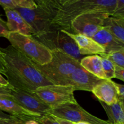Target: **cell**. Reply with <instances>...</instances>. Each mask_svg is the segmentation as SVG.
Returning a JSON list of instances; mask_svg holds the SVG:
<instances>
[{
    "label": "cell",
    "mask_w": 124,
    "mask_h": 124,
    "mask_svg": "<svg viewBox=\"0 0 124 124\" xmlns=\"http://www.w3.org/2000/svg\"><path fill=\"white\" fill-rule=\"evenodd\" d=\"M1 50L7 67L4 75L13 88L34 93L40 87L53 85L32 61L13 46L10 45Z\"/></svg>",
    "instance_id": "obj_1"
},
{
    "label": "cell",
    "mask_w": 124,
    "mask_h": 124,
    "mask_svg": "<svg viewBox=\"0 0 124 124\" xmlns=\"http://www.w3.org/2000/svg\"><path fill=\"white\" fill-rule=\"evenodd\" d=\"M117 0H63V2L52 22L55 29L72 33L71 23L80 15L100 11L110 16L116 8Z\"/></svg>",
    "instance_id": "obj_2"
},
{
    "label": "cell",
    "mask_w": 124,
    "mask_h": 124,
    "mask_svg": "<svg viewBox=\"0 0 124 124\" xmlns=\"http://www.w3.org/2000/svg\"><path fill=\"white\" fill-rule=\"evenodd\" d=\"M35 2L37 6L35 9L21 8L15 9L30 25L33 35L55 30L52 22L57 16L63 0H35Z\"/></svg>",
    "instance_id": "obj_3"
},
{
    "label": "cell",
    "mask_w": 124,
    "mask_h": 124,
    "mask_svg": "<svg viewBox=\"0 0 124 124\" xmlns=\"http://www.w3.org/2000/svg\"><path fill=\"white\" fill-rule=\"evenodd\" d=\"M52 59L46 65L34 63L38 70L53 85L68 86L71 75L80 66V62L58 49L51 50Z\"/></svg>",
    "instance_id": "obj_4"
},
{
    "label": "cell",
    "mask_w": 124,
    "mask_h": 124,
    "mask_svg": "<svg viewBox=\"0 0 124 124\" xmlns=\"http://www.w3.org/2000/svg\"><path fill=\"white\" fill-rule=\"evenodd\" d=\"M7 39L11 46L35 64L46 65L52 59L51 51L32 36H27L19 33H10Z\"/></svg>",
    "instance_id": "obj_5"
},
{
    "label": "cell",
    "mask_w": 124,
    "mask_h": 124,
    "mask_svg": "<svg viewBox=\"0 0 124 124\" xmlns=\"http://www.w3.org/2000/svg\"><path fill=\"white\" fill-rule=\"evenodd\" d=\"M32 36L51 51L61 50L80 62L83 58L75 41L64 30L55 29Z\"/></svg>",
    "instance_id": "obj_6"
},
{
    "label": "cell",
    "mask_w": 124,
    "mask_h": 124,
    "mask_svg": "<svg viewBox=\"0 0 124 124\" xmlns=\"http://www.w3.org/2000/svg\"><path fill=\"white\" fill-rule=\"evenodd\" d=\"M110 16L108 13L100 11L80 15L71 23L72 33L92 38L104 27V21Z\"/></svg>",
    "instance_id": "obj_7"
},
{
    "label": "cell",
    "mask_w": 124,
    "mask_h": 124,
    "mask_svg": "<svg viewBox=\"0 0 124 124\" xmlns=\"http://www.w3.org/2000/svg\"><path fill=\"white\" fill-rule=\"evenodd\" d=\"M48 114L72 122H85L88 124H111L108 121H104L90 114L78 103L63 104L51 108Z\"/></svg>",
    "instance_id": "obj_8"
},
{
    "label": "cell",
    "mask_w": 124,
    "mask_h": 124,
    "mask_svg": "<svg viewBox=\"0 0 124 124\" xmlns=\"http://www.w3.org/2000/svg\"><path fill=\"white\" fill-rule=\"evenodd\" d=\"M72 86L51 85L37 88L34 93L51 108L67 103L77 104Z\"/></svg>",
    "instance_id": "obj_9"
},
{
    "label": "cell",
    "mask_w": 124,
    "mask_h": 124,
    "mask_svg": "<svg viewBox=\"0 0 124 124\" xmlns=\"http://www.w3.org/2000/svg\"><path fill=\"white\" fill-rule=\"evenodd\" d=\"M10 95L24 109L36 115H48L49 111L51 109L34 93L13 88Z\"/></svg>",
    "instance_id": "obj_10"
},
{
    "label": "cell",
    "mask_w": 124,
    "mask_h": 124,
    "mask_svg": "<svg viewBox=\"0 0 124 124\" xmlns=\"http://www.w3.org/2000/svg\"><path fill=\"white\" fill-rule=\"evenodd\" d=\"M103 80L90 73L80 65L69 77L68 86H72L74 90L92 92L94 87Z\"/></svg>",
    "instance_id": "obj_11"
},
{
    "label": "cell",
    "mask_w": 124,
    "mask_h": 124,
    "mask_svg": "<svg viewBox=\"0 0 124 124\" xmlns=\"http://www.w3.org/2000/svg\"><path fill=\"white\" fill-rule=\"evenodd\" d=\"M91 92L98 101L106 105H112L119 101V94L116 83L112 80H103L94 87Z\"/></svg>",
    "instance_id": "obj_12"
},
{
    "label": "cell",
    "mask_w": 124,
    "mask_h": 124,
    "mask_svg": "<svg viewBox=\"0 0 124 124\" xmlns=\"http://www.w3.org/2000/svg\"><path fill=\"white\" fill-rule=\"evenodd\" d=\"M91 38L103 47L104 54L114 53L124 48V44L105 27H103Z\"/></svg>",
    "instance_id": "obj_13"
},
{
    "label": "cell",
    "mask_w": 124,
    "mask_h": 124,
    "mask_svg": "<svg viewBox=\"0 0 124 124\" xmlns=\"http://www.w3.org/2000/svg\"><path fill=\"white\" fill-rule=\"evenodd\" d=\"M7 17V25L10 33H19L27 36H32L31 27L22 16L15 10L4 9Z\"/></svg>",
    "instance_id": "obj_14"
},
{
    "label": "cell",
    "mask_w": 124,
    "mask_h": 124,
    "mask_svg": "<svg viewBox=\"0 0 124 124\" xmlns=\"http://www.w3.org/2000/svg\"><path fill=\"white\" fill-rule=\"evenodd\" d=\"M66 33L75 41L79 48V52L82 56L97 55L105 53L103 47L91 38L83 35L70 33L67 31Z\"/></svg>",
    "instance_id": "obj_15"
},
{
    "label": "cell",
    "mask_w": 124,
    "mask_h": 124,
    "mask_svg": "<svg viewBox=\"0 0 124 124\" xmlns=\"http://www.w3.org/2000/svg\"><path fill=\"white\" fill-rule=\"evenodd\" d=\"M0 110L16 117L41 116L24 109L9 94H0Z\"/></svg>",
    "instance_id": "obj_16"
},
{
    "label": "cell",
    "mask_w": 124,
    "mask_h": 124,
    "mask_svg": "<svg viewBox=\"0 0 124 124\" xmlns=\"http://www.w3.org/2000/svg\"><path fill=\"white\" fill-rule=\"evenodd\" d=\"M80 65L90 73L101 79H106L102 67V58L98 55L88 56L80 61Z\"/></svg>",
    "instance_id": "obj_17"
},
{
    "label": "cell",
    "mask_w": 124,
    "mask_h": 124,
    "mask_svg": "<svg viewBox=\"0 0 124 124\" xmlns=\"http://www.w3.org/2000/svg\"><path fill=\"white\" fill-rule=\"evenodd\" d=\"M108 117L111 124H124V109L119 101L115 104L108 105L99 101Z\"/></svg>",
    "instance_id": "obj_18"
},
{
    "label": "cell",
    "mask_w": 124,
    "mask_h": 124,
    "mask_svg": "<svg viewBox=\"0 0 124 124\" xmlns=\"http://www.w3.org/2000/svg\"><path fill=\"white\" fill-rule=\"evenodd\" d=\"M106 27L119 41L124 44V20L109 16L104 21Z\"/></svg>",
    "instance_id": "obj_19"
},
{
    "label": "cell",
    "mask_w": 124,
    "mask_h": 124,
    "mask_svg": "<svg viewBox=\"0 0 124 124\" xmlns=\"http://www.w3.org/2000/svg\"><path fill=\"white\" fill-rule=\"evenodd\" d=\"M0 6L4 9L9 10L18 8L35 9L37 7L34 0H0Z\"/></svg>",
    "instance_id": "obj_20"
},
{
    "label": "cell",
    "mask_w": 124,
    "mask_h": 124,
    "mask_svg": "<svg viewBox=\"0 0 124 124\" xmlns=\"http://www.w3.org/2000/svg\"><path fill=\"white\" fill-rule=\"evenodd\" d=\"M100 56L105 57L111 61L115 66L124 69V48L109 54H101Z\"/></svg>",
    "instance_id": "obj_21"
},
{
    "label": "cell",
    "mask_w": 124,
    "mask_h": 124,
    "mask_svg": "<svg viewBox=\"0 0 124 124\" xmlns=\"http://www.w3.org/2000/svg\"><path fill=\"white\" fill-rule=\"evenodd\" d=\"M102 67L106 79L111 80L115 78V65L109 59L105 57H102Z\"/></svg>",
    "instance_id": "obj_22"
},
{
    "label": "cell",
    "mask_w": 124,
    "mask_h": 124,
    "mask_svg": "<svg viewBox=\"0 0 124 124\" xmlns=\"http://www.w3.org/2000/svg\"><path fill=\"white\" fill-rule=\"evenodd\" d=\"M111 16L124 20V0H117L116 8Z\"/></svg>",
    "instance_id": "obj_23"
},
{
    "label": "cell",
    "mask_w": 124,
    "mask_h": 124,
    "mask_svg": "<svg viewBox=\"0 0 124 124\" xmlns=\"http://www.w3.org/2000/svg\"><path fill=\"white\" fill-rule=\"evenodd\" d=\"M38 119L42 124H60L53 116L49 114L41 116Z\"/></svg>",
    "instance_id": "obj_24"
},
{
    "label": "cell",
    "mask_w": 124,
    "mask_h": 124,
    "mask_svg": "<svg viewBox=\"0 0 124 124\" xmlns=\"http://www.w3.org/2000/svg\"><path fill=\"white\" fill-rule=\"evenodd\" d=\"M9 34L10 31L7 27V23L0 17V37H4L7 39Z\"/></svg>",
    "instance_id": "obj_25"
},
{
    "label": "cell",
    "mask_w": 124,
    "mask_h": 124,
    "mask_svg": "<svg viewBox=\"0 0 124 124\" xmlns=\"http://www.w3.org/2000/svg\"><path fill=\"white\" fill-rule=\"evenodd\" d=\"M0 124H24L19 117L12 116L10 119H0Z\"/></svg>",
    "instance_id": "obj_26"
},
{
    "label": "cell",
    "mask_w": 124,
    "mask_h": 124,
    "mask_svg": "<svg viewBox=\"0 0 124 124\" xmlns=\"http://www.w3.org/2000/svg\"><path fill=\"white\" fill-rule=\"evenodd\" d=\"M7 70V67H6V63L5 61L4 58L3 53L1 50V48L0 47V73L4 74Z\"/></svg>",
    "instance_id": "obj_27"
},
{
    "label": "cell",
    "mask_w": 124,
    "mask_h": 124,
    "mask_svg": "<svg viewBox=\"0 0 124 124\" xmlns=\"http://www.w3.org/2000/svg\"><path fill=\"white\" fill-rule=\"evenodd\" d=\"M115 78L124 82V69L115 66Z\"/></svg>",
    "instance_id": "obj_28"
},
{
    "label": "cell",
    "mask_w": 124,
    "mask_h": 124,
    "mask_svg": "<svg viewBox=\"0 0 124 124\" xmlns=\"http://www.w3.org/2000/svg\"><path fill=\"white\" fill-rule=\"evenodd\" d=\"M0 87L4 88H13V87L9 84V82L6 79H5L0 73Z\"/></svg>",
    "instance_id": "obj_29"
},
{
    "label": "cell",
    "mask_w": 124,
    "mask_h": 124,
    "mask_svg": "<svg viewBox=\"0 0 124 124\" xmlns=\"http://www.w3.org/2000/svg\"><path fill=\"white\" fill-rule=\"evenodd\" d=\"M116 86L117 87L118 92H119V97L124 98V84H117Z\"/></svg>",
    "instance_id": "obj_30"
},
{
    "label": "cell",
    "mask_w": 124,
    "mask_h": 124,
    "mask_svg": "<svg viewBox=\"0 0 124 124\" xmlns=\"http://www.w3.org/2000/svg\"><path fill=\"white\" fill-rule=\"evenodd\" d=\"M12 89L13 88H4V87H0V94H9V95H10Z\"/></svg>",
    "instance_id": "obj_31"
},
{
    "label": "cell",
    "mask_w": 124,
    "mask_h": 124,
    "mask_svg": "<svg viewBox=\"0 0 124 124\" xmlns=\"http://www.w3.org/2000/svg\"><path fill=\"white\" fill-rule=\"evenodd\" d=\"M12 116L11 115H8V114L0 110V119H10L12 118Z\"/></svg>",
    "instance_id": "obj_32"
},
{
    "label": "cell",
    "mask_w": 124,
    "mask_h": 124,
    "mask_svg": "<svg viewBox=\"0 0 124 124\" xmlns=\"http://www.w3.org/2000/svg\"><path fill=\"white\" fill-rule=\"evenodd\" d=\"M54 118L58 121L60 124H72V122H70V121H66V120H63V119H61L58 118V117H56L55 116H53Z\"/></svg>",
    "instance_id": "obj_33"
},
{
    "label": "cell",
    "mask_w": 124,
    "mask_h": 124,
    "mask_svg": "<svg viewBox=\"0 0 124 124\" xmlns=\"http://www.w3.org/2000/svg\"><path fill=\"white\" fill-rule=\"evenodd\" d=\"M119 102L120 103V104H121L122 106V107L124 108V98H121V97H119Z\"/></svg>",
    "instance_id": "obj_34"
},
{
    "label": "cell",
    "mask_w": 124,
    "mask_h": 124,
    "mask_svg": "<svg viewBox=\"0 0 124 124\" xmlns=\"http://www.w3.org/2000/svg\"><path fill=\"white\" fill-rule=\"evenodd\" d=\"M72 124H88L85 122H72Z\"/></svg>",
    "instance_id": "obj_35"
},
{
    "label": "cell",
    "mask_w": 124,
    "mask_h": 124,
    "mask_svg": "<svg viewBox=\"0 0 124 124\" xmlns=\"http://www.w3.org/2000/svg\"><path fill=\"white\" fill-rule=\"evenodd\" d=\"M0 17H1V16H0Z\"/></svg>",
    "instance_id": "obj_36"
}]
</instances>
